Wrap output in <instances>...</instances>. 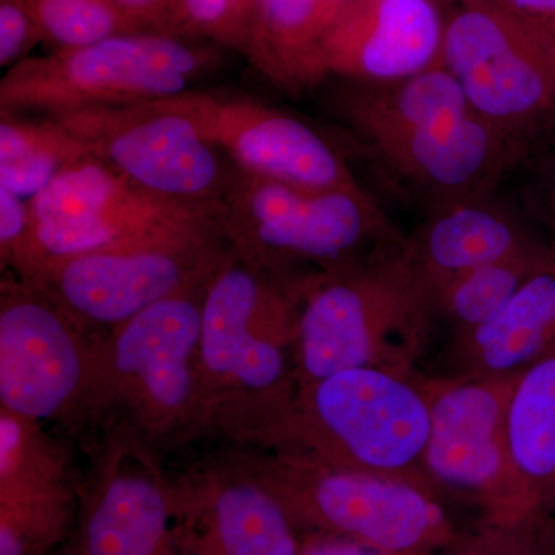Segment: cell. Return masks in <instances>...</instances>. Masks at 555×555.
I'll return each instance as SVG.
<instances>
[{"instance_id":"6da1fadb","label":"cell","mask_w":555,"mask_h":555,"mask_svg":"<svg viewBox=\"0 0 555 555\" xmlns=\"http://www.w3.org/2000/svg\"><path fill=\"white\" fill-rule=\"evenodd\" d=\"M403 247L292 288L298 387L349 369L415 375L437 308Z\"/></svg>"},{"instance_id":"7a4b0ae2","label":"cell","mask_w":555,"mask_h":555,"mask_svg":"<svg viewBox=\"0 0 555 555\" xmlns=\"http://www.w3.org/2000/svg\"><path fill=\"white\" fill-rule=\"evenodd\" d=\"M232 251L266 273L321 272L398 250L406 238L360 185L305 189L235 169L221 217Z\"/></svg>"},{"instance_id":"3957f363","label":"cell","mask_w":555,"mask_h":555,"mask_svg":"<svg viewBox=\"0 0 555 555\" xmlns=\"http://www.w3.org/2000/svg\"><path fill=\"white\" fill-rule=\"evenodd\" d=\"M283 420L299 441L298 454L427 485L430 396L416 375L377 367L338 372L298 387Z\"/></svg>"},{"instance_id":"277c9868","label":"cell","mask_w":555,"mask_h":555,"mask_svg":"<svg viewBox=\"0 0 555 555\" xmlns=\"http://www.w3.org/2000/svg\"><path fill=\"white\" fill-rule=\"evenodd\" d=\"M28 203L30 238L16 268L24 280L78 255L222 235L210 214L152 195L94 156L67 167Z\"/></svg>"},{"instance_id":"5b68a950","label":"cell","mask_w":555,"mask_h":555,"mask_svg":"<svg viewBox=\"0 0 555 555\" xmlns=\"http://www.w3.org/2000/svg\"><path fill=\"white\" fill-rule=\"evenodd\" d=\"M440 62L473 112L525 155L555 133V40L495 0L456 3Z\"/></svg>"},{"instance_id":"8992f818","label":"cell","mask_w":555,"mask_h":555,"mask_svg":"<svg viewBox=\"0 0 555 555\" xmlns=\"http://www.w3.org/2000/svg\"><path fill=\"white\" fill-rule=\"evenodd\" d=\"M208 64L210 56L178 36L126 33L17 62L0 80V108L57 118L80 109L166 100L189 91Z\"/></svg>"},{"instance_id":"52a82bcc","label":"cell","mask_w":555,"mask_h":555,"mask_svg":"<svg viewBox=\"0 0 555 555\" xmlns=\"http://www.w3.org/2000/svg\"><path fill=\"white\" fill-rule=\"evenodd\" d=\"M266 483L297 524L397 555L440 553L455 539L441 496L411 478L327 465L302 454L281 455Z\"/></svg>"},{"instance_id":"ba28073f","label":"cell","mask_w":555,"mask_h":555,"mask_svg":"<svg viewBox=\"0 0 555 555\" xmlns=\"http://www.w3.org/2000/svg\"><path fill=\"white\" fill-rule=\"evenodd\" d=\"M297 308L283 288L230 251L204 287L199 358L203 379L272 404L281 418L297 385Z\"/></svg>"},{"instance_id":"9c48e42d","label":"cell","mask_w":555,"mask_h":555,"mask_svg":"<svg viewBox=\"0 0 555 555\" xmlns=\"http://www.w3.org/2000/svg\"><path fill=\"white\" fill-rule=\"evenodd\" d=\"M57 119L89 145L91 156L131 184L219 222L235 171L192 120L149 102L80 109Z\"/></svg>"},{"instance_id":"30bf717a","label":"cell","mask_w":555,"mask_h":555,"mask_svg":"<svg viewBox=\"0 0 555 555\" xmlns=\"http://www.w3.org/2000/svg\"><path fill=\"white\" fill-rule=\"evenodd\" d=\"M513 377L427 383L430 434L423 476L438 495L473 503L486 516L534 509L511 456L507 406Z\"/></svg>"},{"instance_id":"8fae6325","label":"cell","mask_w":555,"mask_h":555,"mask_svg":"<svg viewBox=\"0 0 555 555\" xmlns=\"http://www.w3.org/2000/svg\"><path fill=\"white\" fill-rule=\"evenodd\" d=\"M224 235L94 251L28 278L78 323L116 328L163 299L203 287L222 264Z\"/></svg>"},{"instance_id":"7c38bea8","label":"cell","mask_w":555,"mask_h":555,"mask_svg":"<svg viewBox=\"0 0 555 555\" xmlns=\"http://www.w3.org/2000/svg\"><path fill=\"white\" fill-rule=\"evenodd\" d=\"M147 102L192 120L236 169L251 177L305 189L358 184L323 134L280 109L196 91Z\"/></svg>"},{"instance_id":"4fadbf2b","label":"cell","mask_w":555,"mask_h":555,"mask_svg":"<svg viewBox=\"0 0 555 555\" xmlns=\"http://www.w3.org/2000/svg\"><path fill=\"white\" fill-rule=\"evenodd\" d=\"M78 321L25 281L2 286L0 400L3 411L49 420L72 406L90 378Z\"/></svg>"},{"instance_id":"5bb4252c","label":"cell","mask_w":555,"mask_h":555,"mask_svg":"<svg viewBox=\"0 0 555 555\" xmlns=\"http://www.w3.org/2000/svg\"><path fill=\"white\" fill-rule=\"evenodd\" d=\"M204 287L163 299L115 328L108 371L149 425H177L198 406Z\"/></svg>"},{"instance_id":"9a60e30c","label":"cell","mask_w":555,"mask_h":555,"mask_svg":"<svg viewBox=\"0 0 555 555\" xmlns=\"http://www.w3.org/2000/svg\"><path fill=\"white\" fill-rule=\"evenodd\" d=\"M400 181L433 199L434 207L491 195L525 153L477 113L363 142Z\"/></svg>"},{"instance_id":"2e32d148","label":"cell","mask_w":555,"mask_h":555,"mask_svg":"<svg viewBox=\"0 0 555 555\" xmlns=\"http://www.w3.org/2000/svg\"><path fill=\"white\" fill-rule=\"evenodd\" d=\"M444 20L434 0H345L323 39L327 75L389 82L440 62Z\"/></svg>"},{"instance_id":"e0dca14e","label":"cell","mask_w":555,"mask_h":555,"mask_svg":"<svg viewBox=\"0 0 555 555\" xmlns=\"http://www.w3.org/2000/svg\"><path fill=\"white\" fill-rule=\"evenodd\" d=\"M489 196L434 207L425 224L404 243V255L434 301L459 278L540 246L509 210Z\"/></svg>"},{"instance_id":"ac0fdd59","label":"cell","mask_w":555,"mask_h":555,"mask_svg":"<svg viewBox=\"0 0 555 555\" xmlns=\"http://www.w3.org/2000/svg\"><path fill=\"white\" fill-rule=\"evenodd\" d=\"M345 0H258L244 54L269 82L302 93L327 78L323 39Z\"/></svg>"},{"instance_id":"d6986e66","label":"cell","mask_w":555,"mask_h":555,"mask_svg":"<svg viewBox=\"0 0 555 555\" xmlns=\"http://www.w3.org/2000/svg\"><path fill=\"white\" fill-rule=\"evenodd\" d=\"M462 339L466 377H513L542 358L554 356V251L494 320L462 335Z\"/></svg>"},{"instance_id":"ffe728a7","label":"cell","mask_w":555,"mask_h":555,"mask_svg":"<svg viewBox=\"0 0 555 555\" xmlns=\"http://www.w3.org/2000/svg\"><path fill=\"white\" fill-rule=\"evenodd\" d=\"M335 109L361 142L473 112L459 80L441 62L389 82H350L335 94Z\"/></svg>"},{"instance_id":"44dd1931","label":"cell","mask_w":555,"mask_h":555,"mask_svg":"<svg viewBox=\"0 0 555 555\" xmlns=\"http://www.w3.org/2000/svg\"><path fill=\"white\" fill-rule=\"evenodd\" d=\"M169 496L141 469H119L94 500L83 535V555H167Z\"/></svg>"},{"instance_id":"7402d4cb","label":"cell","mask_w":555,"mask_h":555,"mask_svg":"<svg viewBox=\"0 0 555 555\" xmlns=\"http://www.w3.org/2000/svg\"><path fill=\"white\" fill-rule=\"evenodd\" d=\"M199 555H299L297 520L264 480L218 485L207 503Z\"/></svg>"},{"instance_id":"603a6c76","label":"cell","mask_w":555,"mask_h":555,"mask_svg":"<svg viewBox=\"0 0 555 555\" xmlns=\"http://www.w3.org/2000/svg\"><path fill=\"white\" fill-rule=\"evenodd\" d=\"M506 430L529 500L534 507L555 513V353L517 375Z\"/></svg>"},{"instance_id":"cb8c5ba5","label":"cell","mask_w":555,"mask_h":555,"mask_svg":"<svg viewBox=\"0 0 555 555\" xmlns=\"http://www.w3.org/2000/svg\"><path fill=\"white\" fill-rule=\"evenodd\" d=\"M89 145L57 118L0 112V188L31 201L62 171L89 158Z\"/></svg>"},{"instance_id":"d4e9b609","label":"cell","mask_w":555,"mask_h":555,"mask_svg":"<svg viewBox=\"0 0 555 555\" xmlns=\"http://www.w3.org/2000/svg\"><path fill=\"white\" fill-rule=\"evenodd\" d=\"M551 255V247L540 244L459 278L438 295L437 313H444L460 335L485 326L506 308L528 278L545 264Z\"/></svg>"},{"instance_id":"484cf974","label":"cell","mask_w":555,"mask_h":555,"mask_svg":"<svg viewBox=\"0 0 555 555\" xmlns=\"http://www.w3.org/2000/svg\"><path fill=\"white\" fill-rule=\"evenodd\" d=\"M438 555H555V513L534 507L486 516L473 532L456 534Z\"/></svg>"},{"instance_id":"4316f807","label":"cell","mask_w":555,"mask_h":555,"mask_svg":"<svg viewBox=\"0 0 555 555\" xmlns=\"http://www.w3.org/2000/svg\"><path fill=\"white\" fill-rule=\"evenodd\" d=\"M43 40L57 50L80 49L139 33L112 0H30Z\"/></svg>"},{"instance_id":"83f0119b","label":"cell","mask_w":555,"mask_h":555,"mask_svg":"<svg viewBox=\"0 0 555 555\" xmlns=\"http://www.w3.org/2000/svg\"><path fill=\"white\" fill-rule=\"evenodd\" d=\"M258 0H179L182 38L246 50Z\"/></svg>"},{"instance_id":"f1b7e54d","label":"cell","mask_w":555,"mask_h":555,"mask_svg":"<svg viewBox=\"0 0 555 555\" xmlns=\"http://www.w3.org/2000/svg\"><path fill=\"white\" fill-rule=\"evenodd\" d=\"M43 40L30 0H0V65L11 68Z\"/></svg>"},{"instance_id":"f546056e","label":"cell","mask_w":555,"mask_h":555,"mask_svg":"<svg viewBox=\"0 0 555 555\" xmlns=\"http://www.w3.org/2000/svg\"><path fill=\"white\" fill-rule=\"evenodd\" d=\"M31 232L30 203L0 188V251L3 262L17 268Z\"/></svg>"},{"instance_id":"4dcf8cb0","label":"cell","mask_w":555,"mask_h":555,"mask_svg":"<svg viewBox=\"0 0 555 555\" xmlns=\"http://www.w3.org/2000/svg\"><path fill=\"white\" fill-rule=\"evenodd\" d=\"M112 2L133 25L134 30L182 38L179 0H112Z\"/></svg>"},{"instance_id":"1f68e13d","label":"cell","mask_w":555,"mask_h":555,"mask_svg":"<svg viewBox=\"0 0 555 555\" xmlns=\"http://www.w3.org/2000/svg\"><path fill=\"white\" fill-rule=\"evenodd\" d=\"M299 555H397L386 553V551L377 550L364 545V543L356 542V540L346 539L334 534H317L302 540L301 551Z\"/></svg>"},{"instance_id":"d6a6232c","label":"cell","mask_w":555,"mask_h":555,"mask_svg":"<svg viewBox=\"0 0 555 555\" xmlns=\"http://www.w3.org/2000/svg\"><path fill=\"white\" fill-rule=\"evenodd\" d=\"M518 20L528 22L555 40V0H495Z\"/></svg>"},{"instance_id":"836d02e7","label":"cell","mask_w":555,"mask_h":555,"mask_svg":"<svg viewBox=\"0 0 555 555\" xmlns=\"http://www.w3.org/2000/svg\"><path fill=\"white\" fill-rule=\"evenodd\" d=\"M543 215L551 232V248L555 255V171L546 179L545 192H543Z\"/></svg>"},{"instance_id":"e575fe53","label":"cell","mask_w":555,"mask_h":555,"mask_svg":"<svg viewBox=\"0 0 555 555\" xmlns=\"http://www.w3.org/2000/svg\"><path fill=\"white\" fill-rule=\"evenodd\" d=\"M443 2H452V3H460V2H463V0H443Z\"/></svg>"}]
</instances>
